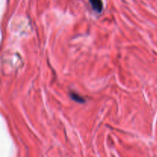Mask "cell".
<instances>
[{"mask_svg": "<svg viewBox=\"0 0 157 157\" xmlns=\"http://www.w3.org/2000/svg\"><path fill=\"white\" fill-rule=\"evenodd\" d=\"M94 10L98 13H101L104 9L102 0H89Z\"/></svg>", "mask_w": 157, "mask_h": 157, "instance_id": "6da1fadb", "label": "cell"}, {"mask_svg": "<svg viewBox=\"0 0 157 157\" xmlns=\"http://www.w3.org/2000/svg\"><path fill=\"white\" fill-rule=\"evenodd\" d=\"M69 96H70V98H71L73 101H76L77 103H81V104H84V103H85V99H84L83 97H81V95L75 93V92H73V91L69 92Z\"/></svg>", "mask_w": 157, "mask_h": 157, "instance_id": "7a4b0ae2", "label": "cell"}]
</instances>
